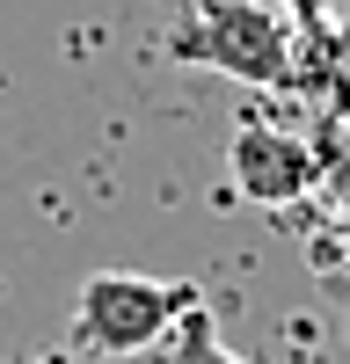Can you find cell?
Returning a JSON list of instances; mask_svg holds the SVG:
<instances>
[{
  "mask_svg": "<svg viewBox=\"0 0 350 364\" xmlns=\"http://www.w3.org/2000/svg\"><path fill=\"white\" fill-rule=\"evenodd\" d=\"M168 58L248 80V87H285L292 80V29L270 0H190L168 22Z\"/></svg>",
  "mask_w": 350,
  "mask_h": 364,
  "instance_id": "obj_1",
  "label": "cell"
},
{
  "mask_svg": "<svg viewBox=\"0 0 350 364\" xmlns=\"http://www.w3.org/2000/svg\"><path fill=\"white\" fill-rule=\"evenodd\" d=\"M197 306L190 284L168 277H139V269H95L73 291V321H66V350L73 357H139L175 336V321Z\"/></svg>",
  "mask_w": 350,
  "mask_h": 364,
  "instance_id": "obj_2",
  "label": "cell"
},
{
  "mask_svg": "<svg viewBox=\"0 0 350 364\" xmlns=\"http://www.w3.org/2000/svg\"><path fill=\"white\" fill-rule=\"evenodd\" d=\"M226 175L248 204H292L314 182V154L277 124H241L226 146Z\"/></svg>",
  "mask_w": 350,
  "mask_h": 364,
  "instance_id": "obj_3",
  "label": "cell"
},
{
  "mask_svg": "<svg viewBox=\"0 0 350 364\" xmlns=\"http://www.w3.org/2000/svg\"><path fill=\"white\" fill-rule=\"evenodd\" d=\"M168 364H248V357H233V350L219 343L212 314H204V306H190L183 321H175V357H168Z\"/></svg>",
  "mask_w": 350,
  "mask_h": 364,
  "instance_id": "obj_4",
  "label": "cell"
},
{
  "mask_svg": "<svg viewBox=\"0 0 350 364\" xmlns=\"http://www.w3.org/2000/svg\"><path fill=\"white\" fill-rule=\"evenodd\" d=\"M8 364H80V357H73L66 343H29V350H15Z\"/></svg>",
  "mask_w": 350,
  "mask_h": 364,
  "instance_id": "obj_5",
  "label": "cell"
},
{
  "mask_svg": "<svg viewBox=\"0 0 350 364\" xmlns=\"http://www.w3.org/2000/svg\"><path fill=\"white\" fill-rule=\"evenodd\" d=\"M321 8H329V0H307V8H299V15H307V22H314V15H321Z\"/></svg>",
  "mask_w": 350,
  "mask_h": 364,
  "instance_id": "obj_6",
  "label": "cell"
}]
</instances>
